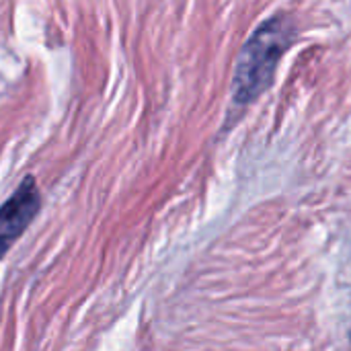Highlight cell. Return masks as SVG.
<instances>
[{
  "instance_id": "6da1fadb",
  "label": "cell",
  "mask_w": 351,
  "mask_h": 351,
  "mask_svg": "<svg viewBox=\"0 0 351 351\" xmlns=\"http://www.w3.org/2000/svg\"><path fill=\"white\" fill-rule=\"evenodd\" d=\"M292 41V29L284 16L259 25L245 43L234 70V97L245 103L257 97L271 80L274 70Z\"/></svg>"
},
{
  "instance_id": "7a4b0ae2",
  "label": "cell",
  "mask_w": 351,
  "mask_h": 351,
  "mask_svg": "<svg viewBox=\"0 0 351 351\" xmlns=\"http://www.w3.org/2000/svg\"><path fill=\"white\" fill-rule=\"evenodd\" d=\"M41 191L33 175H27L19 187L0 206V259L23 237L41 210Z\"/></svg>"
}]
</instances>
